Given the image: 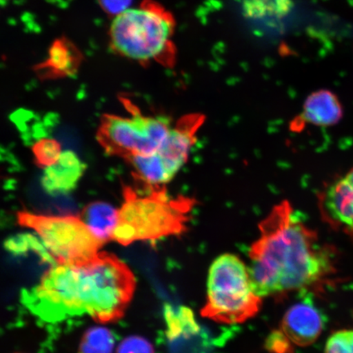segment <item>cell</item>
I'll return each mask as SVG.
<instances>
[{
  "instance_id": "6da1fadb",
  "label": "cell",
  "mask_w": 353,
  "mask_h": 353,
  "mask_svg": "<svg viewBox=\"0 0 353 353\" xmlns=\"http://www.w3.org/2000/svg\"><path fill=\"white\" fill-rule=\"evenodd\" d=\"M259 228L260 236L250 249L248 270L259 297L308 293L333 274L332 250L321 244L288 201L276 205Z\"/></svg>"
},
{
  "instance_id": "7a4b0ae2",
  "label": "cell",
  "mask_w": 353,
  "mask_h": 353,
  "mask_svg": "<svg viewBox=\"0 0 353 353\" xmlns=\"http://www.w3.org/2000/svg\"><path fill=\"white\" fill-rule=\"evenodd\" d=\"M135 288V277L126 263L101 252L81 266L54 264L29 295L34 310L42 316L88 314L100 323H110L125 314Z\"/></svg>"
},
{
  "instance_id": "3957f363",
  "label": "cell",
  "mask_w": 353,
  "mask_h": 353,
  "mask_svg": "<svg viewBox=\"0 0 353 353\" xmlns=\"http://www.w3.org/2000/svg\"><path fill=\"white\" fill-rule=\"evenodd\" d=\"M149 189L148 195L142 196L130 186L123 188V201L119 209L113 241L129 245L137 241L181 235L187 230L195 201L170 196L165 186Z\"/></svg>"
},
{
  "instance_id": "277c9868",
  "label": "cell",
  "mask_w": 353,
  "mask_h": 353,
  "mask_svg": "<svg viewBox=\"0 0 353 353\" xmlns=\"http://www.w3.org/2000/svg\"><path fill=\"white\" fill-rule=\"evenodd\" d=\"M173 15L154 0H143L139 8H128L114 17L110 28L112 50L143 65L157 63L172 68L176 50L172 41Z\"/></svg>"
},
{
  "instance_id": "5b68a950",
  "label": "cell",
  "mask_w": 353,
  "mask_h": 353,
  "mask_svg": "<svg viewBox=\"0 0 353 353\" xmlns=\"http://www.w3.org/2000/svg\"><path fill=\"white\" fill-rule=\"evenodd\" d=\"M261 306L245 264L234 254L219 256L210 268L201 315L218 323L240 324L252 319Z\"/></svg>"
},
{
  "instance_id": "8992f818",
  "label": "cell",
  "mask_w": 353,
  "mask_h": 353,
  "mask_svg": "<svg viewBox=\"0 0 353 353\" xmlns=\"http://www.w3.org/2000/svg\"><path fill=\"white\" fill-rule=\"evenodd\" d=\"M130 117L104 114L101 117L96 138L105 154L122 158L149 156L156 152L171 129L164 117L145 116L127 98H121Z\"/></svg>"
},
{
  "instance_id": "52a82bcc",
  "label": "cell",
  "mask_w": 353,
  "mask_h": 353,
  "mask_svg": "<svg viewBox=\"0 0 353 353\" xmlns=\"http://www.w3.org/2000/svg\"><path fill=\"white\" fill-rule=\"evenodd\" d=\"M17 219L20 226L33 229L38 234L56 264L81 266L90 263L105 243L76 216H47L20 211Z\"/></svg>"
},
{
  "instance_id": "ba28073f",
  "label": "cell",
  "mask_w": 353,
  "mask_h": 353,
  "mask_svg": "<svg viewBox=\"0 0 353 353\" xmlns=\"http://www.w3.org/2000/svg\"><path fill=\"white\" fill-rule=\"evenodd\" d=\"M203 114L192 113L181 117L172 126L160 148L152 154L134 157L130 164L137 181L148 188L165 186L186 164L190 151L196 142V134L204 123Z\"/></svg>"
},
{
  "instance_id": "9c48e42d",
  "label": "cell",
  "mask_w": 353,
  "mask_h": 353,
  "mask_svg": "<svg viewBox=\"0 0 353 353\" xmlns=\"http://www.w3.org/2000/svg\"><path fill=\"white\" fill-rule=\"evenodd\" d=\"M324 323L321 311L306 295L285 313L280 330L292 345L307 347L320 337Z\"/></svg>"
},
{
  "instance_id": "30bf717a",
  "label": "cell",
  "mask_w": 353,
  "mask_h": 353,
  "mask_svg": "<svg viewBox=\"0 0 353 353\" xmlns=\"http://www.w3.org/2000/svg\"><path fill=\"white\" fill-rule=\"evenodd\" d=\"M322 218L334 229L353 236V184L345 176L335 181L320 196Z\"/></svg>"
},
{
  "instance_id": "8fae6325",
  "label": "cell",
  "mask_w": 353,
  "mask_h": 353,
  "mask_svg": "<svg viewBox=\"0 0 353 353\" xmlns=\"http://www.w3.org/2000/svg\"><path fill=\"white\" fill-rule=\"evenodd\" d=\"M86 165L72 151L61 153L54 165L44 169L42 187L50 195H63L76 189L85 173Z\"/></svg>"
},
{
  "instance_id": "7c38bea8",
  "label": "cell",
  "mask_w": 353,
  "mask_h": 353,
  "mask_svg": "<svg viewBox=\"0 0 353 353\" xmlns=\"http://www.w3.org/2000/svg\"><path fill=\"white\" fill-rule=\"evenodd\" d=\"M83 61L81 52L68 39H57L52 43L46 61L34 68L41 81L65 79L77 74Z\"/></svg>"
},
{
  "instance_id": "4fadbf2b",
  "label": "cell",
  "mask_w": 353,
  "mask_h": 353,
  "mask_svg": "<svg viewBox=\"0 0 353 353\" xmlns=\"http://www.w3.org/2000/svg\"><path fill=\"white\" fill-rule=\"evenodd\" d=\"M343 116V105L338 97L329 90H320L308 97L299 120L302 123L329 127L336 125Z\"/></svg>"
},
{
  "instance_id": "5bb4252c",
  "label": "cell",
  "mask_w": 353,
  "mask_h": 353,
  "mask_svg": "<svg viewBox=\"0 0 353 353\" xmlns=\"http://www.w3.org/2000/svg\"><path fill=\"white\" fill-rule=\"evenodd\" d=\"M118 212L119 210L114 209L108 203L97 201L86 205L79 217L97 237L108 242L112 240L118 221Z\"/></svg>"
},
{
  "instance_id": "9a60e30c",
  "label": "cell",
  "mask_w": 353,
  "mask_h": 353,
  "mask_svg": "<svg viewBox=\"0 0 353 353\" xmlns=\"http://www.w3.org/2000/svg\"><path fill=\"white\" fill-rule=\"evenodd\" d=\"M245 14L254 19H282L291 10L290 0H242Z\"/></svg>"
},
{
  "instance_id": "2e32d148",
  "label": "cell",
  "mask_w": 353,
  "mask_h": 353,
  "mask_svg": "<svg viewBox=\"0 0 353 353\" xmlns=\"http://www.w3.org/2000/svg\"><path fill=\"white\" fill-rule=\"evenodd\" d=\"M165 317L168 323V336L170 339L179 338L181 335L196 333L199 326L194 319L193 313L188 307H181L178 312L166 307Z\"/></svg>"
},
{
  "instance_id": "e0dca14e",
  "label": "cell",
  "mask_w": 353,
  "mask_h": 353,
  "mask_svg": "<svg viewBox=\"0 0 353 353\" xmlns=\"http://www.w3.org/2000/svg\"><path fill=\"white\" fill-rule=\"evenodd\" d=\"M114 345V339L108 329L94 327L83 334L79 353H112Z\"/></svg>"
},
{
  "instance_id": "ac0fdd59",
  "label": "cell",
  "mask_w": 353,
  "mask_h": 353,
  "mask_svg": "<svg viewBox=\"0 0 353 353\" xmlns=\"http://www.w3.org/2000/svg\"><path fill=\"white\" fill-rule=\"evenodd\" d=\"M32 152L35 165L43 170L54 165L63 153L61 144L54 139L39 140L33 145Z\"/></svg>"
},
{
  "instance_id": "d6986e66",
  "label": "cell",
  "mask_w": 353,
  "mask_h": 353,
  "mask_svg": "<svg viewBox=\"0 0 353 353\" xmlns=\"http://www.w3.org/2000/svg\"><path fill=\"white\" fill-rule=\"evenodd\" d=\"M325 353H353V330H341L331 334Z\"/></svg>"
},
{
  "instance_id": "ffe728a7",
  "label": "cell",
  "mask_w": 353,
  "mask_h": 353,
  "mask_svg": "<svg viewBox=\"0 0 353 353\" xmlns=\"http://www.w3.org/2000/svg\"><path fill=\"white\" fill-rule=\"evenodd\" d=\"M117 353H154V348L145 339L130 336L122 341L117 348Z\"/></svg>"
},
{
  "instance_id": "44dd1931",
  "label": "cell",
  "mask_w": 353,
  "mask_h": 353,
  "mask_svg": "<svg viewBox=\"0 0 353 353\" xmlns=\"http://www.w3.org/2000/svg\"><path fill=\"white\" fill-rule=\"evenodd\" d=\"M265 346L271 353H294L292 344L280 330L273 331L269 335Z\"/></svg>"
},
{
  "instance_id": "7402d4cb",
  "label": "cell",
  "mask_w": 353,
  "mask_h": 353,
  "mask_svg": "<svg viewBox=\"0 0 353 353\" xmlns=\"http://www.w3.org/2000/svg\"><path fill=\"white\" fill-rule=\"evenodd\" d=\"M99 1L105 12L117 16L129 8L132 0H99Z\"/></svg>"
},
{
  "instance_id": "603a6c76",
  "label": "cell",
  "mask_w": 353,
  "mask_h": 353,
  "mask_svg": "<svg viewBox=\"0 0 353 353\" xmlns=\"http://www.w3.org/2000/svg\"><path fill=\"white\" fill-rule=\"evenodd\" d=\"M345 178L350 181V182L353 184V168L352 169L348 172V173L346 174Z\"/></svg>"
}]
</instances>
